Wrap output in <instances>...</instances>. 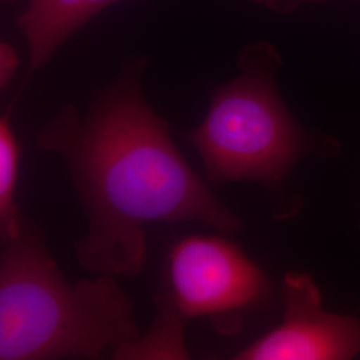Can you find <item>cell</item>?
<instances>
[{
    "instance_id": "cell-1",
    "label": "cell",
    "mask_w": 360,
    "mask_h": 360,
    "mask_svg": "<svg viewBox=\"0 0 360 360\" xmlns=\"http://www.w3.org/2000/svg\"><path fill=\"white\" fill-rule=\"evenodd\" d=\"M58 155L87 218L74 243L77 263L91 274L138 276L146 264L151 223L195 221L221 233L242 229L172 142L131 68L104 91L86 115L63 108L38 135Z\"/></svg>"
},
{
    "instance_id": "cell-2",
    "label": "cell",
    "mask_w": 360,
    "mask_h": 360,
    "mask_svg": "<svg viewBox=\"0 0 360 360\" xmlns=\"http://www.w3.org/2000/svg\"><path fill=\"white\" fill-rule=\"evenodd\" d=\"M139 338L112 275L70 283L38 226L22 215L1 242L0 360L101 359Z\"/></svg>"
},
{
    "instance_id": "cell-3",
    "label": "cell",
    "mask_w": 360,
    "mask_h": 360,
    "mask_svg": "<svg viewBox=\"0 0 360 360\" xmlns=\"http://www.w3.org/2000/svg\"><path fill=\"white\" fill-rule=\"evenodd\" d=\"M276 65L271 50L247 52L239 75L215 91L205 120L188 134L210 187L255 181L276 188L309 153L307 134L276 89Z\"/></svg>"
},
{
    "instance_id": "cell-4",
    "label": "cell",
    "mask_w": 360,
    "mask_h": 360,
    "mask_svg": "<svg viewBox=\"0 0 360 360\" xmlns=\"http://www.w3.org/2000/svg\"><path fill=\"white\" fill-rule=\"evenodd\" d=\"M269 294V282L239 247L219 236H187L174 245L166 282L156 300L166 302L187 321L232 316Z\"/></svg>"
},
{
    "instance_id": "cell-5",
    "label": "cell",
    "mask_w": 360,
    "mask_h": 360,
    "mask_svg": "<svg viewBox=\"0 0 360 360\" xmlns=\"http://www.w3.org/2000/svg\"><path fill=\"white\" fill-rule=\"evenodd\" d=\"M282 294V324L235 359L340 360L360 355V319L324 311L319 290L309 275L288 272Z\"/></svg>"
},
{
    "instance_id": "cell-6",
    "label": "cell",
    "mask_w": 360,
    "mask_h": 360,
    "mask_svg": "<svg viewBox=\"0 0 360 360\" xmlns=\"http://www.w3.org/2000/svg\"><path fill=\"white\" fill-rule=\"evenodd\" d=\"M119 0H28L18 18L30 50V67L39 70L72 35L110 4Z\"/></svg>"
},
{
    "instance_id": "cell-7",
    "label": "cell",
    "mask_w": 360,
    "mask_h": 360,
    "mask_svg": "<svg viewBox=\"0 0 360 360\" xmlns=\"http://www.w3.org/2000/svg\"><path fill=\"white\" fill-rule=\"evenodd\" d=\"M158 316L151 330L143 338L117 349L114 359H190L184 343L187 319L166 302L156 300Z\"/></svg>"
},
{
    "instance_id": "cell-8",
    "label": "cell",
    "mask_w": 360,
    "mask_h": 360,
    "mask_svg": "<svg viewBox=\"0 0 360 360\" xmlns=\"http://www.w3.org/2000/svg\"><path fill=\"white\" fill-rule=\"evenodd\" d=\"M20 147L13 134L8 114L0 119V238L15 236L20 229L22 212L15 203Z\"/></svg>"
},
{
    "instance_id": "cell-9",
    "label": "cell",
    "mask_w": 360,
    "mask_h": 360,
    "mask_svg": "<svg viewBox=\"0 0 360 360\" xmlns=\"http://www.w3.org/2000/svg\"><path fill=\"white\" fill-rule=\"evenodd\" d=\"M19 65L18 52L8 41L0 44V87L4 90Z\"/></svg>"
}]
</instances>
